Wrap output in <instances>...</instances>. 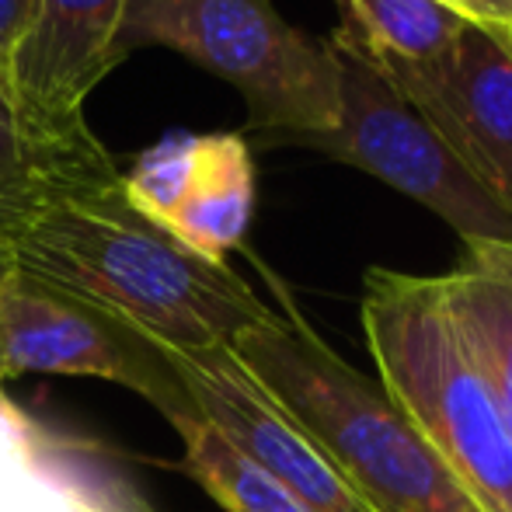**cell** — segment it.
Listing matches in <instances>:
<instances>
[{
  "mask_svg": "<svg viewBox=\"0 0 512 512\" xmlns=\"http://www.w3.org/2000/svg\"><path fill=\"white\" fill-rule=\"evenodd\" d=\"M439 283L464 345L512 418V241H464Z\"/></svg>",
  "mask_w": 512,
  "mask_h": 512,
  "instance_id": "12",
  "label": "cell"
},
{
  "mask_svg": "<svg viewBox=\"0 0 512 512\" xmlns=\"http://www.w3.org/2000/svg\"><path fill=\"white\" fill-rule=\"evenodd\" d=\"M338 122L304 147L380 178L436 213L460 241H512V216L439 140L432 122L363 53L338 42Z\"/></svg>",
  "mask_w": 512,
  "mask_h": 512,
  "instance_id": "5",
  "label": "cell"
},
{
  "mask_svg": "<svg viewBox=\"0 0 512 512\" xmlns=\"http://www.w3.org/2000/svg\"><path fill=\"white\" fill-rule=\"evenodd\" d=\"M14 269H18V262H14L11 244L0 241V314H4V297H7V286H11ZM0 384H4V380H0Z\"/></svg>",
  "mask_w": 512,
  "mask_h": 512,
  "instance_id": "18",
  "label": "cell"
},
{
  "mask_svg": "<svg viewBox=\"0 0 512 512\" xmlns=\"http://www.w3.org/2000/svg\"><path fill=\"white\" fill-rule=\"evenodd\" d=\"M164 46L227 81L265 143H304L338 122V49L272 0H129L119 56Z\"/></svg>",
  "mask_w": 512,
  "mask_h": 512,
  "instance_id": "4",
  "label": "cell"
},
{
  "mask_svg": "<svg viewBox=\"0 0 512 512\" xmlns=\"http://www.w3.org/2000/svg\"><path fill=\"white\" fill-rule=\"evenodd\" d=\"M11 251L25 272L182 356L230 349L244 328L272 314L227 262H206L136 213L108 150L60 171L11 237Z\"/></svg>",
  "mask_w": 512,
  "mask_h": 512,
  "instance_id": "1",
  "label": "cell"
},
{
  "mask_svg": "<svg viewBox=\"0 0 512 512\" xmlns=\"http://www.w3.org/2000/svg\"><path fill=\"white\" fill-rule=\"evenodd\" d=\"M366 349L408 422L478 512H512V418L478 370L439 276L370 269Z\"/></svg>",
  "mask_w": 512,
  "mask_h": 512,
  "instance_id": "3",
  "label": "cell"
},
{
  "mask_svg": "<svg viewBox=\"0 0 512 512\" xmlns=\"http://www.w3.org/2000/svg\"><path fill=\"white\" fill-rule=\"evenodd\" d=\"M182 439V471L227 512H307L304 502L223 439L199 411L168 418Z\"/></svg>",
  "mask_w": 512,
  "mask_h": 512,
  "instance_id": "14",
  "label": "cell"
},
{
  "mask_svg": "<svg viewBox=\"0 0 512 512\" xmlns=\"http://www.w3.org/2000/svg\"><path fill=\"white\" fill-rule=\"evenodd\" d=\"M171 363L199 415L265 474L290 488L307 512H370L230 349L192 356L171 352Z\"/></svg>",
  "mask_w": 512,
  "mask_h": 512,
  "instance_id": "10",
  "label": "cell"
},
{
  "mask_svg": "<svg viewBox=\"0 0 512 512\" xmlns=\"http://www.w3.org/2000/svg\"><path fill=\"white\" fill-rule=\"evenodd\" d=\"M509 42H512V35H509Z\"/></svg>",
  "mask_w": 512,
  "mask_h": 512,
  "instance_id": "20",
  "label": "cell"
},
{
  "mask_svg": "<svg viewBox=\"0 0 512 512\" xmlns=\"http://www.w3.org/2000/svg\"><path fill=\"white\" fill-rule=\"evenodd\" d=\"M122 196L206 262H227L255 213V161L241 133H171L122 171Z\"/></svg>",
  "mask_w": 512,
  "mask_h": 512,
  "instance_id": "8",
  "label": "cell"
},
{
  "mask_svg": "<svg viewBox=\"0 0 512 512\" xmlns=\"http://www.w3.org/2000/svg\"><path fill=\"white\" fill-rule=\"evenodd\" d=\"M129 0H32L4 60V102L35 150L88 147L91 91L122 60L119 28Z\"/></svg>",
  "mask_w": 512,
  "mask_h": 512,
  "instance_id": "7",
  "label": "cell"
},
{
  "mask_svg": "<svg viewBox=\"0 0 512 512\" xmlns=\"http://www.w3.org/2000/svg\"><path fill=\"white\" fill-rule=\"evenodd\" d=\"M28 373L108 380L140 394L164 418L196 411L168 349L18 265L0 314V380Z\"/></svg>",
  "mask_w": 512,
  "mask_h": 512,
  "instance_id": "6",
  "label": "cell"
},
{
  "mask_svg": "<svg viewBox=\"0 0 512 512\" xmlns=\"http://www.w3.org/2000/svg\"><path fill=\"white\" fill-rule=\"evenodd\" d=\"M0 512H157L105 443L14 405L0 384Z\"/></svg>",
  "mask_w": 512,
  "mask_h": 512,
  "instance_id": "11",
  "label": "cell"
},
{
  "mask_svg": "<svg viewBox=\"0 0 512 512\" xmlns=\"http://www.w3.org/2000/svg\"><path fill=\"white\" fill-rule=\"evenodd\" d=\"M28 7H32V0H0V67H4L7 53L25 28Z\"/></svg>",
  "mask_w": 512,
  "mask_h": 512,
  "instance_id": "17",
  "label": "cell"
},
{
  "mask_svg": "<svg viewBox=\"0 0 512 512\" xmlns=\"http://www.w3.org/2000/svg\"><path fill=\"white\" fill-rule=\"evenodd\" d=\"M105 150L102 143L74 150H35L18 136L7 105H0V241L11 244V237L25 227V220L35 213V206L46 199L60 171L84 157Z\"/></svg>",
  "mask_w": 512,
  "mask_h": 512,
  "instance_id": "15",
  "label": "cell"
},
{
  "mask_svg": "<svg viewBox=\"0 0 512 512\" xmlns=\"http://www.w3.org/2000/svg\"><path fill=\"white\" fill-rule=\"evenodd\" d=\"M0 105H7L4 102V67H0Z\"/></svg>",
  "mask_w": 512,
  "mask_h": 512,
  "instance_id": "19",
  "label": "cell"
},
{
  "mask_svg": "<svg viewBox=\"0 0 512 512\" xmlns=\"http://www.w3.org/2000/svg\"><path fill=\"white\" fill-rule=\"evenodd\" d=\"M384 70V67H377ZM478 185L512 216V42L467 25L436 67L384 70Z\"/></svg>",
  "mask_w": 512,
  "mask_h": 512,
  "instance_id": "9",
  "label": "cell"
},
{
  "mask_svg": "<svg viewBox=\"0 0 512 512\" xmlns=\"http://www.w3.org/2000/svg\"><path fill=\"white\" fill-rule=\"evenodd\" d=\"M467 14L471 25H481L488 32L512 35V0H453Z\"/></svg>",
  "mask_w": 512,
  "mask_h": 512,
  "instance_id": "16",
  "label": "cell"
},
{
  "mask_svg": "<svg viewBox=\"0 0 512 512\" xmlns=\"http://www.w3.org/2000/svg\"><path fill=\"white\" fill-rule=\"evenodd\" d=\"M283 310L244 328L230 352L307 432L370 512H478L443 460L425 446L380 380L352 370L300 317Z\"/></svg>",
  "mask_w": 512,
  "mask_h": 512,
  "instance_id": "2",
  "label": "cell"
},
{
  "mask_svg": "<svg viewBox=\"0 0 512 512\" xmlns=\"http://www.w3.org/2000/svg\"><path fill=\"white\" fill-rule=\"evenodd\" d=\"M338 42L373 67H436L467 32V14L453 0H335Z\"/></svg>",
  "mask_w": 512,
  "mask_h": 512,
  "instance_id": "13",
  "label": "cell"
}]
</instances>
